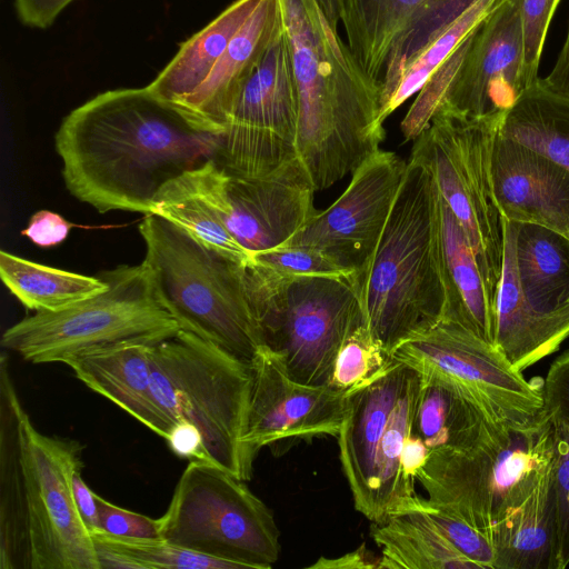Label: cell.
I'll list each match as a JSON object with an SVG mask.
<instances>
[{"label": "cell", "mask_w": 569, "mask_h": 569, "mask_svg": "<svg viewBox=\"0 0 569 569\" xmlns=\"http://www.w3.org/2000/svg\"><path fill=\"white\" fill-rule=\"evenodd\" d=\"M220 141L148 87L94 96L68 113L54 136L76 199L100 213L146 216L164 186L214 160Z\"/></svg>", "instance_id": "1"}, {"label": "cell", "mask_w": 569, "mask_h": 569, "mask_svg": "<svg viewBox=\"0 0 569 569\" xmlns=\"http://www.w3.org/2000/svg\"><path fill=\"white\" fill-rule=\"evenodd\" d=\"M81 453L40 432L14 388L0 392V569H100L71 487Z\"/></svg>", "instance_id": "2"}, {"label": "cell", "mask_w": 569, "mask_h": 569, "mask_svg": "<svg viewBox=\"0 0 569 569\" xmlns=\"http://www.w3.org/2000/svg\"><path fill=\"white\" fill-rule=\"evenodd\" d=\"M281 2L298 89V157L320 191L379 150L381 83L365 72L317 0Z\"/></svg>", "instance_id": "3"}, {"label": "cell", "mask_w": 569, "mask_h": 569, "mask_svg": "<svg viewBox=\"0 0 569 569\" xmlns=\"http://www.w3.org/2000/svg\"><path fill=\"white\" fill-rule=\"evenodd\" d=\"M438 198L429 168L409 158L372 256L359 274L349 277L365 325L390 358L403 341L443 317Z\"/></svg>", "instance_id": "4"}, {"label": "cell", "mask_w": 569, "mask_h": 569, "mask_svg": "<svg viewBox=\"0 0 569 569\" xmlns=\"http://www.w3.org/2000/svg\"><path fill=\"white\" fill-rule=\"evenodd\" d=\"M139 232L156 295L180 330L250 363L263 340L248 299L244 264L158 214H147Z\"/></svg>", "instance_id": "5"}, {"label": "cell", "mask_w": 569, "mask_h": 569, "mask_svg": "<svg viewBox=\"0 0 569 569\" xmlns=\"http://www.w3.org/2000/svg\"><path fill=\"white\" fill-rule=\"evenodd\" d=\"M553 457L555 428L542 410L528 423L500 427L473 447L430 451L417 480L430 505L492 539L495 528L508 523L529 500Z\"/></svg>", "instance_id": "6"}, {"label": "cell", "mask_w": 569, "mask_h": 569, "mask_svg": "<svg viewBox=\"0 0 569 569\" xmlns=\"http://www.w3.org/2000/svg\"><path fill=\"white\" fill-rule=\"evenodd\" d=\"M156 402L173 421L193 425L204 461L251 478L242 438L251 392L250 363L197 335L179 330L150 346Z\"/></svg>", "instance_id": "7"}, {"label": "cell", "mask_w": 569, "mask_h": 569, "mask_svg": "<svg viewBox=\"0 0 569 569\" xmlns=\"http://www.w3.org/2000/svg\"><path fill=\"white\" fill-rule=\"evenodd\" d=\"M421 386L417 370L391 358L373 378L346 392L339 459L356 510L371 522L420 501L401 458Z\"/></svg>", "instance_id": "8"}, {"label": "cell", "mask_w": 569, "mask_h": 569, "mask_svg": "<svg viewBox=\"0 0 569 569\" xmlns=\"http://www.w3.org/2000/svg\"><path fill=\"white\" fill-rule=\"evenodd\" d=\"M244 284L263 346L279 356L293 380L329 385L340 347L365 325L351 279L280 276L247 263Z\"/></svg>", "instance_id": "9"}, {"label": "cell", "mask_w": 569, "mask_h": 569, "mask_svg": "<svg viewBox=\"0 0 569 569\" xmlns=\"http://www.w3.org/2000/svg\"><path fill=\"white\" fill-rule=\"evenodd\" d=\"M102 293L61 311H40L7 328L1 346L32 363L64 362L93 348L140 342L157 345L179 330L160 303L148 269L119 266L100 274Z\"/></svg>", "instance_id": "10"}, {"label": "cell", "mask_w": 569, "mask_h": 569, "mask_svg": "<svg viewBox=\"0 0 569 569\" xmlns=\"http://www.w3.org/2000/svg\"><path fill=\"white\" fill-rule=\"evenodd\" d=\"M506 112L471 117L441 106L413 140L410 158L427 166L475 253L497 303L503 264V218L491 186V154Z\"/></svg>", "instance_id": "11"}, {"label": "cell", "mask_w": 569, "mask_h": 569, "mask_svg": "<svg viewBox=\"0 0 569 569\" xmlns=\"http://www.w3.org/2000/svg\"><path fill=\"white\" fill-rule=\"evenodd\" d=\"M158 521L161 539L241 569H269L280 556L272 511L243 480L207 461L190 460Z\"/></svg>", "instance_id": "12"}, {"label": "cell", "mask_w": 569, "mask_h": 569, "mask_svg": "<svg viewBox=\"0 0 569 569\" xmlns=\"http://www.w3.org/2000/svg\"><path fill=\"white\" fill-rule=\"evenodd\" d=\"M391 358L453 385L492 421L525 425L543 410L542 379L526 380L492 343L456 322L439 321L403 341Z\"/></svg>", "instance_id": "13"}, {"label": "cell", "mask_w": 569, "mask_h": 569, "mask_svg": "<svg viewBox=\"0 0 569 569\" xmlns=\"http://www.w3.org/2000/svg\"><path fill=\"white\" fill-rule=\"evenodd\" d=\"M298 89L284 29L232 104L214 161L230 174L269 173L298 157Z\"/></svg>", "instance_id": "14"}, {"label": "cell", "mask_w": 569, "mask_h": 569, "mask_svg": "<svg viewBox=\"0 0 569 569\" xmlns=\"http://www.w3.org/2000/svg\"><path fill=\"white\" fill-rule=\"evenodd\" d=\"M192 176L249 257L286 244L318 211L316 189L299 157L254 177L230 174L211 160Z\"/></svg>", "instance_id": "15"}, {"label": "cell", "mask_w": 569, "mask_h": 569, "mask_svg": "<svg viewBox=\"0 0 569 569\" xmlns=\"http://www.w3.org/2000/svg\"><path fill=\"white\" fill-rule=\"evenodd\" d=\"M250 367L252 383L242 438L250 466L264 447L281 455L299 441L338 436L346 391L293 380L279 356L266 346L258 350Z\"/></svg>", "instance_id": "16"}, {"label": "cell", "mask_w": 569, "mask_h": 569, "mask_svg": "<svg viewBox=\"0 0 569 569\" xmlns=\"http://www.w3.org/2000/svg\"><path fill=\"white\" fill-rule=\"evenodd\" d=\"M407 162L378 150L353 172L342 194L283 246L313 248L351 273L359 274L379 241Z\"/></svg>", "instance_id": "17"}, {"label": "cell", "mask_w": 569, "mask_h": 569, "mask_svg": "<svg viewBox=\"0 0 569 569\" xmlns=\"http://www.w3.org/2000/svg\"><path fill=\"white\" fill-rule=\"evenodd\" d=\"M473 0H338L347 44L381 86Z\"/></svg>", "instance_id": "18"}, {"label": "cell", "mask_w": 569, "mask_h": 569, "mask_svg": "<svg viewBox=\"0 0 569 569\" xmlns=\"http://www.w3.org/2000/svg\"><path fill=\"white\" fill-rule=\"evenodd\" d=\"M526 88L518 0H505L471 36L441 106L471 117L507 112Z\"/></svg>", "instance_id": "19"}, {"label": "cell", "mask_w": 569, "mask_h": 569, "mask_svg": "<svg viewBox=\"0 0 569 569\" xmlns=\"http://www.w3.org/2000/svg\"><path fill=\"white\" fill-rule=\"evenodd\" d=\"M490 172L503 219L542 226L569 238V172L563 167L498 131Z\"/></svg>", "instance_id": "20"}, {"label": "cell", "mask_w": 569, "mask_h": 569, "mask_svg": "<svg viewBox=\"0 0 569 569\" xmlns=\"http://www.w3.org/2000/svg\"><path fill=\"white\" fill-rule=\"evenodd\" d=\"M283 29L281 0H261L182 113L199 128L222 136L232 104Z\"/></svg>", "instance_id": "21"}, {"label": "cell", "mask_w": 569, "mask_h": 569, "mask_svg": "<svg viewBox=\"0 0 569 569\" xmlns=\"http://www.w3.org/2000/svg\"><path fill=\"white\" fill-rule=\"evenodd\" d=\"M150 346L122 342L93 348L68 358L63 363L89 389L167 439L174 423L153 397Z\"/></svg>", "instance_id": "22"}, {"label": "cell", "mask_w": 569, "mask_h": 569, "mask_svg": "<svg viewBox=\"0 0 569 569\" xmlns=\"http://www.w3.org/2000/svg\"><path fill=\"white\" fill-rule=\"evenodd\" d=\"M503 264L493 346L522 372L556 352L569 333L536 313L521 291L516 266V223L503 219Z\"/></svg>", "instance_id": "23"}, {"label": "cell", "mask_w": 569, "mask_h": 569, "mask_svg": "<svg viewBox=\"0 0 569 569\" xmlns=\"http://www.w3.org/2000/svg\"><path fill=\"white\" fill-rule=\"evenodd\" d=\"M438 214L446 298L442 320L456 322L493 345L497 303L461 226L440 193Z\"/></svg>", "instance_id": "24"}, {"label": "cell", "mask_w": 569, "mask_h": 569, "mask_svg": "<svg viewBox=\"0 0 569 569\" xmlns=\"http://www.w3.org/2000/svg\"><path fill=\"white\" fill-rule=\"evenodd\" d=\"M516 223V266L529 307L569 333V238L533 223Z\"/></svg>", "instance_id": "25"}, {"label": "cell", "mask_w": 569, "mask_h": 569, "mask_svg": "<svg viewBox=\"0 0 569 569\" xmlns=\"http://www.w3.org/2000/svg\"><path fill=\"white\" fill-rule=\"evenodd\" d=\"M261 0H234L210 23L183 43L169 63L148 84L164 102L183 112L223 54L229 41Z\"/></svg>", "instance_id": "26"}, {"label": "cell", "mask_w": 569, "mask_h": 569, "mask_svg": "<svg viewBox=\"0 0 569 569\" xmlns=\"http://www.w3.org/2000/svg\"><path fill=\"white\" fill-rule=\"evenodd\" d=\"M421 381L412 433L430 451L473 447L506 425L492 421L453 385L437 378L421 377Z\"/></svg>", "instance_id": "27"}, {"label": "cell", "mask_w": 569, "mask_h": 569, "mask_svg": "<svg viewBox=\"0 0 569 569\" xmlns=\"http://www.w3.org/2000/svg\"><path fill=\"white\" fill-rule=\"evenodd\" d=\"M370 532L381 550L380 569H479L451 546L419 503L372 522Z\"/></svg>", "instance_id": "28"}, {"label": "cell", "mask_w": 569, "mask_h": 569, "mask_svg": "<svg viewBox=\"0 0 569 569\" xmlns=\"http://www.w3.org/2000/svg\"><path fill=\"white\" fill-rule=\"evenodd\" d=\"M499 133L546 154L569 172V96L547 88L540 78L506 112Z\"/></svg>", "instance_id": "29"}, {"label": "cell", "mask_w": 569, "mask_h": 569, "mask_svg": "<svg viewBox=\"0 0 569 569\" xmlns=\"http://www.w3.org/2000/svg\"><path fill=\"white\" fill-rule=\"evenodd\" d=\"M551 468L552 465L515 517L508 523L495 528V569L552 568L555 522L550 491Z\"/></svg>", "instance_id": "30"}, {"label": "cell", "mask_w": 569, "mask_h": 569, "mask_svg": "<svg viewBox=\"0 0 569 569\" xmlns=\"http://www.w3.org/2000/svg\"><path fill=\"white\" fill-rule=\"evenodd\" d=\"M0 277L10 292L29 310L61 311L102 293L108 282L0 251Z\"/></svg>", "instance_id": "31"}, {"label": "cell", "mask_w": 569, "mask_h": 569, "mask_svg": "<svg viewBox=\"0 0 569 569\" xmlns=\"http://www.w3.org/2000/svg\"><path fill=\"white\" fill-rule=\"evenodd\" d=\"M503 1L473 0L421 50L410 57L396 76L381 87L380 120L385 122L413 93L419 92L435 71Z\"/></svg>", "instance_id": "32"}, {"label": "cell", "mask_w": 569, "mask_h": 569, "mask_svg": "<svg viewBox=\"0 0 569 569\" xmlns=\"http://www.w3.org/2000/svg\"><path fill=\"white\" fill-rule=\"evenodd\" d=\"M191 171L164 186L156 199L152 214H158L180 227L210 249L247 264L250 260L248 252L229 232L212 204L200 192Z\"/></svg>", "instance_id": "33"}, {"label": "cell", "mask_w": 569, "mask_h": 569, "mask_svg": "<svg viewBox=\"0 0 569 569\" xmlns=\"http://www.w3.org/2000/svg\"><path fill=\"white\" fill-rule=\"evenodd\" d=\"M120 553L124 555L134 569H241L239 565L173 545L163 539H130L91 533Z\"/></svg>", "instance_id": "34"}, {"label": "cell", "mask_w": 569, "mask_h": 569, "mask_svg": "<svg viewBox=\"0 0 569 569\" xmlns=\"http://www.w3.org/2000/svg\"><path fill=\"white\" fill-rule=\"evenodd\" d=\"M390 360L391 358L363 325L340 347L329 385L347 392L369 381Z\"/></svg>", "instance_id": "35"}, {"label": "cell", "mask_w": 569, "mask_h": 569, "mask_svg": "<svg viewBox=\"0 0 569 569\" xmlns=\"http://www.w3.org/2000/svg\"><path fill=\"white\" fill-rule=\"evenodd\" d=\"M552 423L555 428V457L551 468L550 491L555 538L551 569H563L569 565V428Z\"/></svg>", "instance_id": "36"}, {"label": "cell", "mask_w": 569, "mask_h": 569, "mask_svg": "<svg viewBox=\"0 0 569 569\" xmlns=\"http://www.w3.org/2000/svg\"><path fill=\"white\" fill-rule=\"evenodd\" d=\"M419 506L458 552L479 569H495L496 550L492 539L486 532L456 513L430 505L423 498Z\"/></svg>", "instance_id": "37"}, {"label": "cell", "mask_w": 569, "mask_h": 569, "mask_svg": "<svg viewBox=\"0 0 569 569\" xmlns=\"http://www.w3.org/2000/svg\"><path fill=\"white\" fill-rule=\"evenodd\" d=\"M248 263L288 277L351 276L349 271L321 251L299 246H280L254 253L250 257Z\"/></svg>", "instance_id": "38"}, {"label": "cell", "mask_w": 569, "mask_h": 569, "mask_svg": "<svg viewBox=\"0 0 569 569\" xmlns=\"http://www.w3.org/2000/svg\"><path fill=\"white\" fill-rule=\"evenodd\" d=\"M522 40L523 78L526 87L538 80L539 64L552 17L556 0H518Z\"/></svg>", "instance_id": "39"}, {"label": "cell", "mask_w": 569, "mask_h": 569, "mask_svg": "<svg viewBox=\"0 0 569 569\" xmlns=\"http://www.w3.org/2000/svg\"><path fill=\"white\" fill-rule=\"evenodd\" d=\"M100 531L130 539H161L158 519L120 508L98 496Z\"/></svg>", "instance_id": "40"}, {"label": "cell", "mask_w": 569, "mask_h": 569, "mask_svg": "<svg viewBox=\"0 0 569 569\" xmlns=\"http://www.w3.org/2000/svg\"><path fill=\"white\" fill-rule=\"evenodd\" d=\"M541 392L546 415L552 422L569 428V349L551 363Z\"/></svg>", "instance_id": "41"}, {"label": "cell", "mask_w": 569, "mask_h": 569, "mask_svg": "<svg viewBox=\"0 0 569 569\" xmlns=\"http://www.w3.org/2000/svg\"><path fill=\"white\" fill-rule=\"evenodd\" d=\"M71 229V224L59 213L42 209L34 212L21 231L36 246L41 248L56 247L62 243Z\"/></svg>", "instance_id": "42"}, {"label": "cell", "mask_w": 569, "mask_h": 569, "mask_svg": "<svg viewBox=\"0 0 569 569\" xmlns=\"http://www.w3.org/2000/svg\"><path fill=\"white\" fill-rule=\"evenodd\" d=\"M20 21L31 28L47 29L73 0H13Z\"/></svg>", "instance_id": "43"}, {"label": "cell", "mask_w": 569, "mask_h": 569, "mask_svg": "<svg viewBox=\"0 0 569 569\" xmlns=\"http://www.w3.org/2000/svg\"><path fill=\"white\" fill-rule=\"evenodd\" d=\"M166 441L177 456L189 460L204 461L201 435L193 425L178 421Z\"/></svg>", "instance_id": "44"}, {"label": "cell", "mask_w": 569, "mask_h": 569, "mask_svg": "<svg viewBox=\"0 0 569 569\" xmlns=\"http://www.w3.org/2000/svg\"><path fill=\"white\" fill-rule=\"evenodd\" d=\"M71 487L79 515L90 533L100 531L98 495L83 481L81 468L72 473Z\"/></svg>", "instance_id": "45"}, {"label": "cell", "mask_w": 569, "mask_h": 569, "mask_svg": "<svg viewBox=\"0 0 569 569\" xmlns=\"http://www.w3.org/2000/svg\"><path fill=\"white\" fill-rule=\"evenodd\" d=\"M380 556L375 557L366 545L362 543L359 548L350 551L338 558H319L316 562L308 566L312 569H363V568H379Z\"/></svg>", "instance_id": "46"}, {"label": "cell", "mask_w": 569, "mask_h": 569, "mask_svg": "<svg viewBox=\"0 0 569 569\" xmlns=\"http://www.w3.org/2000/svg\"><path fill=\"white\" fill-rule=\"evenodd\" d=\"M540 81L547 88L569 96V26L563 46L552 69L545 78H540Z\"/></svg>", "instance_id": "47"}, {"label": "cell", "mask_w": 569, "mask_h": 569, "mask_svg": "<svg viewBox=\"0 0 569 569\" xmlns=\"http://www.w3.org/2000/svg\"><path fill=\"white\" fill-rule=\"evenodd\" d=\"M430 453V449L418 436L411 435L405 442L402 452V470L405 475L412 481H416L417 475L425 466Z\"/></svg>", "instance_id": "48"}, {"label": "cell", "mask_w": 569, "mask_h": 569, "mask_svg": "<svg viewBox=\"0 0 569 569\" xmlns=\"http://www.w3.org/2000/svg\"><path fill=\"white\" fill-rule=\"evenodd\" d=\"M317 2L331 27L337 29L340 20L338 0H317Z\"/></svg>", "instance_id": "49"}, {"label": "cell", "mask_w": 569, "mask_h": 569, "mask_svg": "<svg viewBox=\"0 0 569 569\" xmlns=\"http://www.w3.org/2000/svg\"><path fill=\"white\" fill-rule=\"evenodd\" d=\"M561 0H556V7L558 8Z\"/></svg>", "instance_id": "50"}]
</instances>
